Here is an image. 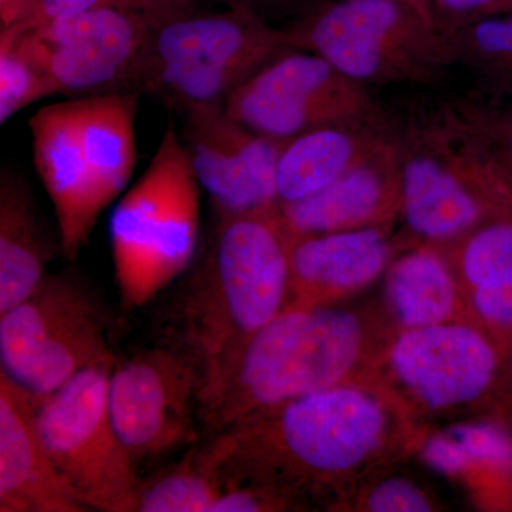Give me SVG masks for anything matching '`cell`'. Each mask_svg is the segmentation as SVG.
Segmentation results:
<instances>
[{"label": "cell", "mask_w": 512, "mask_h": 512, "mask_svg": "<svg viewBox=\"0 0 512 512\" xmlns=\"http://www.w3.org/2000/svg\"><path fill=\"white\" fill-rule=\"evenodd\" d=\"M217 214L200 261L175 301L168 342L194 360L201 382L291 299L292 235L278 204Z\"/></svg>", "instance_id": "3957f363"}, {"label": "cell", "mask_w": 512, "mask_h": 512, "mask_svg": "<svg viewBox=\"0 0 512 512\" xmlns=\"http://www.w3.org/2000/svg\"><path fill=\"white\" fill-rule=\"evenodd\" d=\"M291 50L296 49L286 29L251 10L188 13L154 29L143 94L175 111L187 104H225L239 86Z\"/></svg>", "instance_id": "9c48e42d"}, {"label": "cell", "mask_w": 512, "mask_h": 512, "mask_svg": "<svg viewBox=\"0 0 512 512\" xmlns=\"http://www.w3.org/2000/svg\"><path fill=\"white\" fill-rule=\"evenodd\" d=\"M200 390L198 366L171 343L117 360L111 420L138 467L201 443Z\"/></svg>", "instance_id": "5bb4252c"}, {"label": "cell", "mask_w": 512, "mask_h": 512, "mask_svg": "<svg viewBox=\"0 0 512 512\" xmlns=\"http://www.w3.org/2000/svg\"><path fill=\"white\" fill-rule=\"evenodd\" d=\"M200 185L170 119L146 173L111 215L114 275L128 311L148 305L190 266L200 232Z\"/></svg>", "instance_id": "52a82bcc"}, {"label": "cell", "mask_w": 512, "mask_h": 512, "mask_svg": "<svg viewBox=\"0 0 512 512\" xmlns=\"http://www.w3.org/2000/svg\"><path fill=\"white\" fill-rule=\"evenodd\" d=\"M39 396L0 370V512L90 511L37 429Z\"/></svg>", "instance_id": "2e32d148"}, {"label": "cell", "mask_w": 512, "mask_h": 512, "mask_svg": "<svg viewBox=\"0 0 512 512\" xmlns=\"http://www.w3.org/2000/svg\"><path fill=\"white\" fill-rule=\"evenodd\" d=\"M397 330L384 309L288 305L202 379L201 441L251 414L375 370Z\"/></svg>", "instance_id": "7a4b0ae2"}, {"label": "cell", "mask_w": 512, "mask_h": 512, "mask_svg": "<svg viewBox=\"0 0 512 512\" xmlns=\"http://www.w3.org/2000/svg\"><path fill=\"white\" fill-rule=\"evenodd\" d=\"M453 101L512 195V104L490 103L473 96Z\"/></svg>", "instance_id": "83f0119b"}, {"label": "cell", "mask_w": 512, "mask_h": 512, "mask_svg": "<svg viewBox=\"0 0 512 512\" xmlns=\"http://www.w3.org/2000/svg\"><path fill=\"white\" fill-rule=\"evenodd\" d=\"M419 430L376 379L306 394L251 414L198 444L224 488L262 484L306 511H339L365 474L414 453Z\"/></svg>", "instance_id": "6da1fadb"}, {"label": "cell", "mask_w": 512, "mask_h": 512, "mask_svg": "<svg viewBox=\"0 0 512 512\" xmlns=\"http://www.w3.org/2000/svg\"><path fill=\"white\" fill-rule=\"evenodd\" d=\"M28 0H0V18H2V29L19 25L25 15Z\"/></svg>", "instance_id": "d6a6232c"}, {"label": "cell", "mask_w": 512, "mask_h": 512, "mask_svg": "<svg viewBox=\"0 0 512 512\" xmlns=\"http://www.w3.org/2000/svg\"><path fill=\"white\" fill-rule=\"evenodd\" d=\"M426 5L444 36L477 20L512 12V0H426Z\"/></svg>", "instance_id": "4dcf8cb0"}, {"label": "cell", "mask_w": 512, "mask_h": 512, "mask_svg": "<svg viewBox=\"0 0 512 512\" xmlns=\"http://www.w3.org/2000/svg\"><path fill=\"white\" fill-rule=\"evenodd\" d=\"M109 315L76 272L47 274L0 315L2 370L35 396L56 392L89 367L116 365Z\"/></svg>", "instance_id": "30bf717a"}, {"label": "cell", "mask_w": 512, "mask_h": 512, "mask_svg": "<svg viewBox=\"0 0 512 512\" xmlns=\"http://www.w3.org/2000/svg\"><path fill=\"white\" fill-rule=\"evenodd\" d=\"M414 456L437 476L476 497L512 474V423L456 421L420 431Z\"/></svg>", "instance_id": "44dd1931"}, {"label": "cell", "mask_w": 512, "mask_h": 512, "mask_svg": "<svg viewBox=\"0 0 512 512\" xmlns=\"http://www.w3.org/2000/svg\"><path fill=\"white\" fill-rule=\"evenodd\" d=\"M225 109L255 133L279 141L323 127L394 130L393 114L370 87L305 50L269 63L228 97Z\"/></svg>", "instance_id": "4fadbf2b"}, {"label": "cell", "mask_w": 512, "mask_h": 512, "mask_svg": "<svg viewBox=\"0 0 512 512\" xmlns=\"http://www.w3.org/2000/svg\"><path fill=\"white\" fill-rule=\"evenodd\" d=\"M52 96L49 83L19 55L8 36H0V123Z\"/></svg>", "instance_id": "f1b7e54d"}, {"label": "cell", "mask_w": 512, "mask_h": 512, "mask_svg": "<svg viewBox=\"0 0 512 512\" xmlns=\"http://www.w3.org/2000/svg\"><path fill=\"white\" fill-rule=\"evenodd\" d=\"M183 143L217 212L265 210L278 204L276 168L285 141L255 133L225 104H187Z\"/></svg>", "instance_id": "9a60e30c"}, {"label": "cell", "mask_w": 512, "mask_h": 512, "mask_svg": "<svg viewBox=\"0 0 512 512\" xmlns=\"http://www.w3.org/2000/svg\"><path fill=\"white\" fill-rule=\"evenodd\" d=\"M400 157L396 141L303 200L278 204L292 237L369 227L393 228L400 217Z\"/></svg>", "instance_id": "ac0fdd59"}, {"label": "cell", "mask_w": 512, "mask_h": 512, "mask_svg": "<svg viewBox=\"0 0 512 512\" xmlns=\"http://www.w3.org/2000/svg\"><path fill=\"white\" fill-rule=\"evenodd\" d=\"M383 309L396 330L471 316L450 262L436 245L402 249L383 275Z\"/></svg>", "instance_id": "d6986e66"}, {"label": "cell", "mask_w": 512, "mask_h": 512, "mask_svg": "<svg viewBox=\"0 0 512 512\" xmlns=\"http://www.w3.org/2000/svg\"><path fill=\"white\" fill-rule=\"evenodd\" d=\"M306 511L293 495L262 484L235 485L224 488L211 512H282Z\"/></svg>", "instance_id": "f546056e"}, {"label": "cell", "mask_w": 512, "mask_h": 512, "mask_svg": "<svg viewBox=\"0 0 512 512\" xmlns=\"http://www.w3.org/2000/svg\"><path fill=\"white\" fill-rule=\"evenodd\" d=\"M437 247L460 282L471 316L498 336L512 328V217Z\"/></svg>", "instance_id": "7402d4cb"}, {"label": "cell", "mask_w": 512, "mask_h": 512, "mask_svg": "<svg viewBox=\"0 0 512 512\" xmlns=\"http://www.w3.org/2000/svg\"><path fill=\"white\" fill-rule=\"evenodd\" d=\"M394 127L400 217L423 244H450L487 222L512 217L511 192L453 101L407 121L394 117Z\"/></svg>", "instance_id": "8992f818"}, {"label": "cell", "mask_w": 512, "mask_h": 512, "mask_svg": "<svg viewBox=\"0 0 512 512\" xmlns=\"http://www.w3.org/2000/svg\"><path fill=\"white\" fill-rule=\"evenodd\" d=\"M500 338L501 342H503L505 353H507V356L510 357L512 362V328L501 333Z\"/></svg>", "instance_id": "836d02e7"}, {"label": "cell", "mask_w": 512, "mask_h": 512, "mask_svg": "<svg viewBox=\"0 0 512 512\" xmlns=\"http://www.w3.org/2000/svg\"><path fill=\"white\" fill-rule=\"evenodd\" d=\"M392 231L369 227L292 237L289 305H339L383 278L402 251Z\"/></svg>", "instance_id": "e0dca14e"}, {"label": "cell", "mask_w": 512, "mask_h": 512, "mask_svg": "<svg viewBox=\"0 0 512 512\" xmlns=\"http://www.w3.org/2000/svg\"><path fill=\"white\" fill-rule=\"evenodd\" d=\"M404 2L412 3V5L417 6V8H420L421 10H424V12H426L427 15L430 16L429 9H427L426 5V0H404Z\"/></svg>", "instance_id": "e575fe53"}, {"label": "cell", "mask_w": 512, "mask_h": 512, "mask_svg": "<svg viewBox=\"0 0 512 512\" xmlns=\"http://www.w3.org/2000/svg\"><path fill=\"white\" fill-rule=\"evenodd\" d=\"M56 245L40 224L28 185L10 170L0 175V315L35 292Z\"/></svg>", "instance_id": "603a6c76"}, {"label": "cell", "mask_w": 512, "mask_h": 512, "mask_svg": "<svg viewBox=\"0 0 512 512\" xmlns=\"http://www.w3.org/2000/svg\"><path fill=\"white\" fill-rule=\"evenodd\" d=\"M446 37L451 70L471 83L468 94L512 104V12L477 20Z\"/></svg>", "instance_id": "cb8c5ba5"}, {"label": "cell", "mask_w": 512, "mask_h": 512, "mask_svg": "<svg viewBox=\"0 0 512 512\" xmlns=\"http://www.w3.org/2000/svg\"><path fill=\"white\" fill-rule=\"evenodd\" d=\"M229 8L251 10L259 18L271 23V20L296 15L301 19L315 8V0H224Z\"/></svg>", "instance_id": "1f68e13d"}, {"label": "cell", "mask_w": 512, "mask_h": 512, "mask_svg": "<svg viewBox=\"0 0 512 512\" xmlns=\"http://www.w3.org/2000/svg\"><path fill=\"white\" fill-rule=\"evenodd\" d=\"M410 456L384 463L365 474L343 498L339 511L360 512H431L450 510L441 483L443 477L417 463ZM451 484V483H450Z\"/></svg>", "instance_id": "d4e9b609"}, {"label": "cell", "mask_w": 512, "mask_h": 512, "mask_svg": "<svg viewBox=\"0 0 512 512\" xmlns=\"http://www.w3.org/2000/svg\"><path fill=\"white\" fill-rule=\"evenodd\" d=\"M375 379L419 434L464 420L512 423V362L500 336L473 316L397 330Z\"/></svg>", "instance_id": "5b68a950"}, {"label": "cell", "mask_w": 512, "mask_h": 512, "mask_svg": "<svg viewBox=\"0 0 512 512\" xmlns=\"http://www.w3.org/2000/svg\"><path fill=\"white\" fill-rule=\"evenodd\" d=\"M154 26L143 15L96 8L30 28L2 29L20 56L52 87L72 97L143 94Z\"/></svg>", "instance_id": "8fae6325"}, {"label": "cell", "mask_w": 512, "mask_h": 512, "mask_svg": "<svg viewBox=\"0 0 512 512\" xmlns=\"http://www.w3.org/2000/svg\"><path fill=\"white\" fill-rule=\"evenodd\" d=\"M113 367H89L39 397L37 429L57 468L90 510L134 512L141 478L111 420Z\"/></svg>", "instance_id": "7c38bea8"}, {"label": "cell", "mask_w": 512, "mask_h": 512, "mask_svg": "<svg viewBox=\"0 0 512 512\" xmlns=\"http://www.w3.org/2000/svg\"><path fill=\"white\" fill-rule=\"evenodd\" d=\"M285 29L293 49L323 57L370 89L431 87L453 74L447 37L404 0L320 3Z\"/></svg>", "instance_id": "ba28073f"}, {"label": "cell", "mask_w": 512, "mask_h": 512, "mask_svg": "<svg viewBox=\"0 0 512 512\" xmlns=\"http://www.w3.org/2000/svg\"><path fill=\"white\" fill-rule=\"evenodd\" d=\"M141 96L77 97L30 117L35 167L55 207L60 254L69 261L89 244L100 215L130 183Z\"/></svg>", "instance_id": "277c9868"}, {"label": "cell", "mask_w": 512, "mask_h": 512, "mask_svg": "<svg viewBox=\"0 0 512 512\" xmlns=\"http://www.w3.org/2000/svg\"><path fill=\"white\" fill-rule=\"evenodd\" d=\"M222 491L221 481L202 466L195 444L177 463L141 478L134 512H211Z\"/></svg>", "instance_id": "484cf974"}, {"label": "cell", "mask_w": 512, "mask_h": 512, "mask_svg": "<svg viewBox=\"0 0 512 512\" xmlns=\"http://www.w3.org/2000/svg\"><path fill=\"white\" fill-rule=\"evenodd\" d=\"M194 0H28L20 28L40 25L96 8H117L140 13L154 28L188 15Z\"/></svg>", "instance_id": "4316f807"}, {"label": "cell", "mask_w": 512, "mask_h": 512, "mask_svg": "<svg viewBox=\"0 0 512 512\" xmlns=\"http://www.w3.org/2000/svg\"><path fill=\"white\" fill-rule=\"evenodd\" d=\"M396 141L394 130L323 127L285 141L276 168L278 204L315 194Z\"/></svg>", "instance_id": "ffe728a7"}]
</instances>
